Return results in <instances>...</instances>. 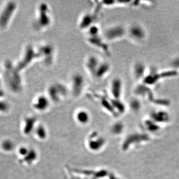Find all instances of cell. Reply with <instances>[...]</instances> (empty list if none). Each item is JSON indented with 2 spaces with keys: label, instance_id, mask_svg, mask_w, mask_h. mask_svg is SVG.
I'll return each mask as SVG.
<instances>
[{
  "label": "cell",
  "instance_id": "1",
  "mask_svg": "<svg viewBox=\"0 0 179 179\" xmlns=\"http://www.w3.org/2000/svg\"><path fill=\"white\" fill-rule=\"evenodd\" d=\"M34 20V28L38 32H44L51 26L53 18L49 5L45 2L38 4Z\"/></svg>",
  "mask_w": 179,
  "mask_h": 179
},
{
  "label": "cell",
  "instance_id": "2",
  "mask_svg": "<svg viewBox=\"0 0 179 179\" xmlns=\"http://www.w3.org/2000/svg\"><path fill=\"white\" fill-rule=\"evenodd\" d=\"M38 54V61L44 67L52 66L56 61V49L53 44L49 42H42L36 46Z\"/></svg>",
  "mask_w": 179,
  "mask_h": 179
},
{
  "label": "cell",
  "instance_id": "3",
  "mask_svg": "<svg viewBox=\"0 0 179 179\" xmlns=\"http://www.w3.org/2000/svg\"><path fill=\"white\" fill-rule=\"evenodd\" d=\"M45 93L51 101L57 102L66 98L70 94L68 85L59 81L49 84Z\"/></svg>",
  "mask_w": 179,
  "mask_h": 179
},
{
  "label": "cell",
  "instance_id": "4",
  "mask_svg": "<svg viewBox=\"0 0 179 179\" xmlns=\"http://www.w3.org/2000/svg\"><path fill=\"white\" fill-rule=\"evenodd\" d=\"M68 87L70 94L74 97L81 96L87 86V82L84 76L82 73L76 72L73 73L69 79Z\"/></svg>",
  "mask_w": 179,
  "mask_h": 179
},
{
  "label": "cell",
  "instance_id": "5",
  "mask_svg": "<svg viewBox=\"0 0 179 179\" xmlns=\"http://www.w3.org/2000/svg\"><path fill=\"white\" fill-rule=\"evenodd\" d=\"M103 59L94 54H90L86 57L84 60V67L88 74L92 79Z\"/></svg>",
  "mask_w": 179,
  "mask_h": 179
},
{
  "label": "cell",
  "instance_id": "6",
  "mask_svg": "<svg viewBox=\"0 0 179 179\" xmlns=\"http://www.w3.org/2000/svg\"><path fill=\"white\" fill-rule=\"evenodd\" d=\"M86 40L88 44L100 51L105 53H108V45L104 40L102 32L100 34L86 36Z\"/></svg>",
  "mask_w": 179,
  "mask_h": 179
},
{
  "label": "cell",
  "instance_id": "7",
  "mask_svg": "<svg viewBox=\"0 0 179 179\" xmlns=\"http://www.w3.org/2000/svg\"><path fill=\"white\" fill-rule=\"evenodd\" d=\"M24 54V57L18 68L20 70L25 68L27 66L30 65L34 61H38V54L36 46L30 45L26 47Z\"/></svg>",
  "mask_w": 179,
  "mask_h": 179
},
{
  "label": "cell",
  "instance_id": "8",
  "mask_svg": "<svg viewBox=\"0 0 179 179\" xmlns=\"http://www.w3.org/2000/svg\"><path fill=\"white\" fill-rule=\"evenodd\" d=\"M124 32V28L121 26H110L105 28L102 35L106 42H112L122 37Z\"/></svg>",
  "mask_w": 179,
  "mask_h": 179
},
{
  "label": "cell",
  "instance_id": "9",
  "mask_svg": "<svg viewBox=\"0 0 179 179\" xmlns=\"http://www.w3.org/2000/svg\"><path fill=\"white\" fill-rule=\"evenodd\" d=\"M97 16L96 14L92 13H86L80 18L78 26L80 30L86 32L92 26L96 24Z\"/></svg>",
  "mask_w": 179,
  "mask_h": 179
},
{
  "label": "cell",
  "instance_id": "10",
  "mask_svg": "<svg viewBox=\"0 0 179 179\" xmlns=\"http://www.w3.org/2000/svg\"><path fill=\"white\" fill-rule=\"evenodd\" d=\"M50 101L46 94H40L34 99L33 106L36 110L44 111L49 108Z\"/></svg>",
  "mask_w": 179,
  "mask_h": 179
},
{
  "label": "cell",
  "instance_id": "11",
  "mask_svg": "<svg viewBox=\"0 0 179 179\" xmlns=\"http://www.w3.org/2000/svg\"><path fill=\"white\" fill-rule=\"evenodd\" d=\"M110 70V65L109 63L102 60V62L100 63L98 69H97L96 72L94 74L93 79L95 80H102L104 79L105 77L108 75Z\"/></svg>",
  "mask_w": 179,
  "mask_h": 179
},
{
  "label": "cell",
  "instance_id": "12",
  "mask_svg": "<svg viewBox=\"0 0 179 179\" xmlns=\"http://www.w3.org/2000/svg\"><path fill=\"white\" fill-rule=\"evenodd\" d=\"M122 83L120 79L114 78L110 82L109 86V92L112 96L118 98L122 92Z\"/></svg>",
  "mask_w": 179,
  "mask_h": 179
},
{
  "label": "cell",
  "instance_id": "13",
  "mask_svg": "<svg viewBox=\"0 0 179 179\" xmlns=\"http://www.w3.org/2000/svg\"><path fill=\"white\" fill-rule=\"evenodd\" d=\"M1 147L4 151L9 152L13 151L15 147L14 142L9 139H4L1 143Z\"/></svg>",
  "mask_w": 179,
  "mask_h": 179
},
{
  "label": "cell",
  "instance_id": "14",
  "mask_svg": "<svg viewBox=\"0 0 179 179\" xmlns=\"http://www.w3.org/2000/svg\"><path fill=\"white\" fill-rule=\"evenodd\" d=\"M77 118L78 120H79L80 122H85L88 120L89 114L85 110H79L77 113Z\"/></svg>",
  "mask_w": 179,
  "mask_h": 179
},
{
  "label": "cell",
  "instance_id": "15",
  "mask_svg": "<svg viewBox=\"0 0 179 179\" xmlns=\"http://www.w3.org/2000/svg\"><path fill=\"white\" fill-rule=\"evenodd\" d=\"M32 124H33L32 118H28L26 119L24 129V132L26 133H28L30 132V130L32 127Z\"/></svg>",
  "mask_w": 179,
  "mask_h": 179
},
{
  "label": "cell",
  "instance_id": "16",
  "mask_svg": "<svg viewBox=\"0 0 179 179\" xmlns=\"http://www.w3.org/2000/svg\"><path fill=\"white\" fill-rule=\"evenodd\" d=\"M9 105L5 102L0 101V112H5L9 110Z\"/></svg>",
  "mask_w": 179,
  "mask_h": 179
}]
</instances>
